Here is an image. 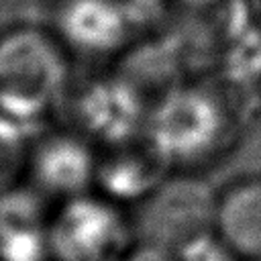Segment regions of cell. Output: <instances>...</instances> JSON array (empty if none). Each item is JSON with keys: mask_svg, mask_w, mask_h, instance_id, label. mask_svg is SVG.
I'll return each instance as SVG.
<instances>
[{"mask_svg": "<svg viewBox=\"0 0 261 261\" xmlns=\"http://www.w3.org/2000/svg\"><path fill=\"white\" fill-rule=\"evenodd\" d=\"M137 206L133 224L143 243L175 251L188 239L214 230L216 194L204 179L194 175H167Z\"/></svg>", "mask_w": 261, "mask_h": 261, "instance_id": "cell-4", "label": "cell"}, {"mask_svg": "<svg viewBox=\"0 0 261 261\" xmlns=\"http://www.w3.org/2000/svg\"><path fill=\"white\" fill-rule=\"evenodd\" d=\"M173 253L177 261H239V257L216 234V230H206L188 239Z\"/></svg>", "mask_w": 261, "mask_h": 261, "instance_id": "cell-14", "label": "cell"}, {"mask_svg": "<svg viewBox=\"0 0 261 261\" xmlns=\"http://www.w3.org/2000/svg\"><path fill=\"white\" fill-rule=\"evenodd\" d=\"M147 112L145 94L120 73L88 82L71 102V114L80 130L106 147L141 137Z\"/></svg>", "mask_w": 261, "mask_h": 261, "instance_id": "cell-5", "label": "cell"}, {"mask_svg": "<svg viewBox=\"0 0 261 261\" xmlns=\"http://www.w3.org/2000/svg\"><path fill=\"white\" fill-rule=\"evenodd\" d=\"M184 63L177 37H167L128 49L120 61L118 73L130 80L143 94L155 90L161 96L169 88L177 86L175 80L181 73Z\"/></svg>", "mask_w": 261, "mask_h": 261, "instance_id": "cell-10", "label": "cell"}, {"mask_svg": "<svg viewBox=\"0 0 261 261\" xmlns=\"http://www.w3.org/2000/svg\"><path fill=\"white\" fill-rule=\"evenodd\" d=\"M122 261H177V257L173 251L165 247H159L153 243H141V245H135V249Z\"/></svg>", "mask_w": 261, "mask_h": 261, "instance_id": "cell-16", "label": "cell"}, {"mask_svg": "<svg viewBox=\"0 0 261 261\" xmlns=\"http://www.w3.org/2000/svg\"><path fill=\"white\" fill-rule=\"evenodd\" d=\"M222 73L234 86H251L261 80V31L253 24L224 43Z\"/></svg>", "mask_w": 261, "mask_h": 261, "instance_id": "cell-12", "label": "cell"}, {"mask_svg": "<svg viewBox=\"0 0 261 261\" xmlns=\"http://www.w3.org/2000/svg\"><path fill=\"white\" fill-rule=\"evenodd\" d=\"M45 200L37 188L12 186L0 192V241L47 230Z\"/></svg>", "mask_w": 261, "mask_h": 261, "instance_id": "cell-11", "label": "cell"}, {"mask_svg": "<svg viewBox=\"0 0 261 261\" xmlns=\"http://www.w3.org/2000/svg\"><path fill=\"white\" fill-rule=\"evenodd\" d=\"M98 159L86 139L51 133L31 147L29 171L33 186L45 196L73 198L96 181Z\"/></svg>", "mask_w": 261, "mask_h": 261, "instance_id": "cell-6", "label": "cell"}, {"mask_svg": "<svg viewBox=\"0 0 261 261\" xmlns=\"http://www.w3.org/2000/svg\"><path fill=\"white\" fill-rule=\"evenodd\" d=\"M33 128L0 112V192L16 186L18 175L29 167Z\"/></svg>", "mask_w": 261, "mask_h": 261, "instance_id": "cell-13", "label": "cell"}, {"mask_svg": "<svg viewBox=\"0 0 261 261\" xmlns=\"http://www.w3.org/2000/svg\"><path fill=\"white\" fill-rule=\"evenodd\" d=\"M69 65L61 39L41 27L0 33V112L31 126L61 106Z\"/></svg>", "mask_w": 261, "mask_h": 261, "instance_id": "cell-1", "label": "cell"}, {"mask_svg": "<svg viewBox=\"0 0 261 261\" xmlns=\"http://www.w3.org/2000/svg\"><path fill=\"white\" fill-rule=\"evenodd\" d=\"M234 161L239 163V175L261 177V118L234 141Z\"/></svg>", "mask_w": 261, "mask_h": 261, "instance_id": "cell-15", "label": "cell"}, {"mask_svg": "<svg viewBox=\"0 0 261 261\" xmlns=\"http://www.w3.org/2000/svg\"><path fill=\"white\" fill-rule=\"evenodd\" d=\"M214 230L243 261H261V177L237 175L216 194Z\"/></svg>", "mask_w": 261, "mask_h": 261, "instance_id": "cell-9", "label": "cell"}, {"mask_svg": "<svg viewBox=\"0 0 261 261\" xmlns=\"http://www.w3.org/2000/svg\"><path fill=\"white\" fill-rule=\"evenodd\" d=\"M232 114L220 92L177 84L149 108L143 135L171 167H196L234 145Z\"/></svg>", "mask_w": 261, "mask_h": 261, "instance_id": "cell-2", "label": "cell"}, {"mask_svg": "<svg viewBox=\"0 0 261 261\" xmlns=\"http://www.w3.org/2000/svg\"><path fill=\"white\" fill-rule=\"evenodd\" d=\"M133 220L108 198H67L47 222L53 261H122L135 249Z\"/></svg>", "mask_w": 261, "mask_h": 261, "instance_id": "cell-3", "label": "cell"}, {"mask_svg": "<svg viewBox=\"0 0 261 261\" xmlns=\"http://www.w3.org/2000/svg\"><path fill=\"white\" fill-rule=\"evenodd\" d=\"M169 169L171 165L143 135L110 147V153L98 161L96 186L112 202L141 204L161 186Z\"/></svg>", "mask_w": 261, "mask_h": 261, "instance_id": "cell-8", "label": "cell"}, {"mask_svg": "<svg viewBox=\"0 0 261 261\" xmlns=\"http://www.w3.org/2000/svg\"><path fill=\"white\" fill-rule=\"evenodd\" d=\"M133 24L122 0H65L57 12V37L86 57L118 53Z\"/></svg>", "mask_w": 261, "mask_h": 261, "instance_id": "cell-7", "label": "cell"}]
</instances>
